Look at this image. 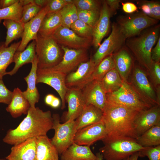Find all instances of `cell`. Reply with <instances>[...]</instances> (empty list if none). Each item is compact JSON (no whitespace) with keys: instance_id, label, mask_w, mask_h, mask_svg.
<instances>
[{"instance_id":"1","label":"cell","mask_w":160,"mask_h":160,"mask_svg":"<svg viewBox=\"0 0 160 160\" xmlns=\"http://www.w3.org/2000/svg\"><path fill=\"white\" fill-rule=\"evenodd\" d=\"M53 119L50 111L30 107L26 116L17 127L10 129L3 138L4 142L15 145L32 137L46 135L52 129Z\"/></svg>"},{"instance_id":"2","label":"cell","mask_w":160,"mask_h":160,"mask_svg":"<svg viewBox=\"0 0 160 160\" xmlns=\"http://www.w3.org/2000/svg\"><path fill=\"white\" fill-rule=\"evenodd\" d=\"M103 112L102 121L107 133L104 139L130 138L136 140L137 137L134 129V121L139 112L108 102Z\"/></svg>"},{"instance_id":"3","label":"cell","mask_w":160,"mask_h":160,"mask_svg":"<svg viewBox=\"0 0 160 160\" xmlns=\"http://www.w3.org/2000/svg\"><path fill=\"white\" fill-rule=\"evenodd\" d=\"M160 25H155L142 31L137 36L128 38L125 46L133 53L140 64L148 71L153 61L151 50L160 37Z\"/></svg>"},{"instance_id":"4","label":"cell","mask_w":160,"mask_h":160,"mask_svg":"<svg viewBox=\"0 0 160 160\" xmlns=\"http://www.w3.org/2000/svg\"><path fill=\"white\" fill-rule=\"evenodd\" d=\"M36 52L38 59L37 69L52 68L62 60L63 52L52 36H43L38 33Z\"/></svg>"},{"instance_id":"5","label":"cell","mask_w":160,"mask_h":160,"mask_svg":"<svg viewBox=\"0 0 160 160\" xmlns=\"http://www.w3.org/2000/svg\"><path fill=\"white\" fill-rule=\"evenodd\" d=\"M102 140L104 145L99 149V152L105 160H124L146 148L141 146L132 138L104 139Z\"/></svg>"},{"instance_id":"6","label":"cell","mask_w":160,"mask_h":160,"mask_svg":"<svg viewBox=\"0 0 160 160\" xmlns=\"http://www.w3.org/2000/svg\"><path fill=\"white\" fill-rule=\"evenodd\" d=\"M106 95L107 102L138 112L152 107L140 97L127 81L124 82L121 87L117 91L106 93Z\"/></svg>"},{"instance_id":"7","label":"cell","mask_w":160,"mask_h":160,"mask_svg":"<svg viewBox=\"0 0 160 160\" xmlns=\"http://www.w3.org/2000/svg\"><path fill=\"white\" fill-rule=\"evenodd\" d=\"M52 129L55 134L51 139L52 144L61 154L74 143L75 134L77 131L75 120H69L65 123H60V117L58 114H54Z\"/></svg>"},{"instance_id":"8","label":"cell","mask_w":160,"mask_h":160,"mask_svg":"<svg viewBox=\"0 0 160 160\" xmlns=\"http://www.w3.org/2000/svg\"><path fill=\"white\" fill-rule=\"evenodd\" d=\"M158 22L159 20L139 12L120 16L116 23L127 39L138 35L146 29L156 25Z\"/></svg>"},{"instance_id":"9","label":"cell","mask_w":160,"mask_h":160,"mask_svg":"<svg viewBox=\"0 0 160 160\" xmlns=\"http://www.w3.org/2000/svg\"><path fill=\"white\" fill-rule=\"evenodd\" d=\"M130 85L140 97L152 106L159 105L155 89L142 68L134 64Z\"/></svg>"},{"instance_id":"10","label":"cell","mask_w":160,"mask_h":160,"mask_svg":"<svg viewBox=\"0 0 160 160\" xmlns=\"http://www.w3.org/2000/svg\"><path fill=\"white\" fill-rule=\"evenodd\" d=\"M126 40L117 24L113 22L110 35L100 44L91 59L96 67L105 57L113 54L124 46Z\"/></svg>"},{"instance_id":"11","label":"cell","mask_w":160,"mask_h":160,"mask_svg":"<svg viewBox=\"0 0 160 160\" xmlns=\"http://www.w3.org/2000/svg\"><path fill=\"white\" fill-rule=\"evenodd\" d=\"M67 74L50 68L37 69L36 84L43 83L52 87L59 95L61 101L62 109L65 107V96L68 89L66 86L65 79Z\"/></svg>"},{"instance_id":"12","label":"cell","mask_w":160,"mask_h":160,"mask_svg":"<svg viewBox=\"0 0 160 160\" xmlns=\"http://www.w3.org/2000/svg\"><path fill=\"white\" fill-rule=\"evenodd\" d=\"M61 47L63 52L62 60L57 65L49 68L67 74L81 63L88 60L87 49H75L63 46Z\"/></svg>"},{"instance_id":"13","label":"cell","mask_w":160,"mask_h":160,"mask_svg":"<svg viewBox=\"0 0 160 160\" xmlns=\"http://www.w3.org/2000/svg\"><path fill=\"white\" fill-rule=\"evenodd\" d=\"M75 71L67 74L65 79L66 86L68 88L81 90L92 80V75L96 66L91 59L81 63Z\"/></svg>"},{"instance_id":"14","label":"cell","mask_w":160,"mask_h":160,"mask_svg":"<svg viewBox=\"0 0 160 160\" xmlns=\"http://www.w3.org/2000/svg\"><path fill=\"white\" fill-rule=\"evenodd\" d=\"M51 36L59 44L71 49H87L92 44V39L81 37L70 28L62 26Z\"/></svg>"},{"instance_id":"15","label":"cell","mask_w":160,"mask_h":160,"mask_svg":"<svg viewBox=\"0 0 160 160\" xmlns=\"http://www.w3.org/2000/svg\"><path fill=\"white\" fill-rule=\"evenodd\" d=\"M107 135L105 127L102 121L78 130L75 134L74 142L79 145L90 147L96 142L102 140Z\"/></svg>"},{"instance_id":"16","label":"cell","mask_w":160,"mask_h":160,"mask_svg":"<svg viewBox=\"0 0 160 160\" xmlns=\"http://www.w3.org/2000/svg\"><path fill=\"white\" fill-rule=\"evenodd\" d=\"M160 124V105H156L139 112L134 121L137 137L153 126Z\"/></svg>"},{"instance_id":"17","label":"cell","mask_w":160,"mask_h":160,"mask_svg":"<svg viewBox=\"0 0 160 160\" xmlns=\"http://www.w3.org/2000/svg\"><path fill=\"white\" fill-rule=\"evenodd\" d=\"M81 91L86 104L92 105L103 111L107 101L106 93L100 80H92L87 84Z\"/></svg>"},{"instance_id":"18","label":"cell","mask_w":160,"mask_h":160,"mask_svg":"<svg viewBox=\"0 0 160 160\" xmlns=\"http://www.w3.org/2000/svg\"><path fill=\"white\" fill-rule=\"evenodd\" d=\"M111 16L109 8L105 0L104 1L102 4L99 19L93 27L92 44L96 48L100 45L108 31Z\"/></svg>"},{"instance_id":"19","label":"cell","mask_w":160,"mask_h":160,"mask_svg":"<svg viewBox=\"0 0 160 160\" xmlns=\"http://www.w3.org/2000/svg\"><path fill=\"white\" fill-rule=\"evenodd\" d=\"M47 13L44 7L42 8L36 16L24 24L22 39L17 51H23L30 41L36 40L41 23Z\"/></svg>"},{"instance_id":"20","label":"cell","mask_w":160,"mask_h":160,"mask_svg":"<svg viewBox=\"0 0 160 160\" xmlns=\"http://www.w3.org/2000/svg\"><path fill=\"white\" fill-rule=\"evenodd\" d=\"M36 147V137L28 138L15 145L9 154L6 157L8 160H35Z\"/></svg>"},{"instance_id":"21","label":"cell","mask_w":160,"mask_h":160,"mask_svg":"<svg viewBox=\"0 0 160 160\" xmlns=\"http://www.w3.org/2000/svg\"><path fill=\"white\" fill-rule=\"evenodd\" d=\"M68 103V110L64 115V119L75 120L80 115L86 104L82 96L81 90L69 88L65 96Z\"/></svg>"},{"instance_id":"22","label":"cell","mask_w":160,"mask_h":160,"mask_svg":"<svg viewBox=\"0 0 160 160\" xmlns=\"http://www.w3.org/2000/svg\"><path fill=\"white\" fill-rule=\"evenodd\" d=\"M112 55L115 68L123 82L127 81V79L134 64L129 50L125 45Z\"/></svg>"},{"instance_id":"23","label":"cell","mask_w":160,"mask_h":160,"mask_svg":"<svg viewBox=\"0 0 160 160\" xmlns=\"http://www.w3.org/2000/svg\"><path fill=\"white\" fill-rule=\"evenodd\" d=\"M31 63L30 72L28 76L24 78L27 84V88L22 93L23 96L28 101L30 107H35V104L38 102L40 99V95L36 86L38 64L36 55Z\"/></svg>"},{"instance_id":"24","label":"cell","mask_w":160,"mask_h":160,"mask_svg":"<svg viewBox=\"0 0 160 160\" xmlns=\"http://www.w3.org/2000/svg\"><path fill=\"white\" fill-rule=\"evenodd\" d=\"M103 111L91 104H86L75 120L77 131L88 125L102 121Z\"/></svg>"},{"instance_id":"25","label":"cell","mask_w":160,"mask_h":160,"mask_svg":"<svg viewBox=\"0 0 160 160\" xmlns=\"http://www.w3.org/2000/svg\"><path fill=\"white\" fill-rule=\"evenodd\" d=\"M36 139V160H59L58 151L47 135Z\"/></svg>"},{"instance_id":"26","label":"cell","mask_w":160,"mask_h":160,"mask_svg":"<svg viewBox=\"0 0 160 160\" xmlns=\"http://www.w3.org/2000/svg\"><path fill=\"white\" fill-rule=\"evenodd\" d=\"M22 91L18 88L14 89L10 103L6 108L14 118H17L22 114H27L30 107L28 100L23 96Z\"/></svg>"},{"instance_id":"27","label":"cell","mask_w":160,"mask_h":160,"mask_svg":"<svg viewBox=\"0 0 160 160\" xmlns=\"http://www.w3.org/2000/svg\"><path fill=\"white\" fill-rule=\"evenodd\" d=\"M61 160H97L90 147L74 143L60 155Z\"/></svg>"},{"instance_id":"28","label":"cell","mask_w":160,"mask_h":160,"mask_svg":"<svg viewBox=\"0 0 160 160\" xmlns=\"http://www.w3.org/2000/svg\"><path fill=\"white\" fill-rule=\"evenodd\" d=\"M36 41L34 40L23 51H16L13 58V62L15 63L14 67L11 71L7 72L6 75L12 76L15 74L23 65L32 63L36 55Z\"/></svg>"},{"instance_id":"29","label":"cell","mask_w":160,"mask_h":160,"mask_svg":"<svg viewBox=\"0 0 160 160\" xmlns=\"http://www.w3.org/2000/svg\"><path fill=\"white\" fill-rule=\"evenodd\" d=\"M20 43V41L14 42L6 47L4 42L0 44V79L6 75V70L13 61L14 55Z\"/></svg>"},{"instance_id":"30","label":"cell","mask_w":160,"mask_h":160,"mask_svg":"<svg viewBox=\"0 0 160 160\" xmlns=\"http://www.w3.org/2000/svg\"><path fill=\"white\" fill-rule=\"evenodd\" d=\"M61 26L62 19L59 12L47 14L43 20L38 33L43 36H51Z\"/></svg>"},{"instance_id":"31","label":"cell","mask_w":160,"mask_h":160,"mask_svg":"<svg viewBox=\"0 0 160 160\" xmlns=\"http://www.w3.org/2000/svg\"><path fill=\"white\" fill-rule=\"evenodd\" d=\"M137 142L143 147L160 145V124L149 129L136 139Z\"/></svg>"},{"instance_id":"32","label":"cell","mask_w":160,"mask_h":160,"mask_svg":"<svg viewBox=\"0 0 160 160\" xmlns=\"http://www.w3.org/2000/svg\"><path fill=\"white\" fill-rule=\"evenodd\" d=\"M100 81L106 93L117 91L121 87L124 82L115 68L106 73Z\"/></svg>"},{"instance_id":"33","label":"cell","mask_w":160,"mask_h":160,"mask_svg":"<svg viewBox=\"0 0 160 160\" xmlns=\"http://www.w3.org/2000/svg\"><path fill=\"white\" fill-rule=\"evenodd\" d=\"M3 24L7 30L4 44L6 47H8L13 41L21 38L24 24L20 21L7 20H4Z\"/></svg>"},{"instance_id":"34","label":"cell","mask_w":160,"mask_h":160,"mask_svg":"<svg viewBox=\"0 0 160 160\" xmlns=\"http://www.w3.org/2000/svg\"><path fill=\"white\" fill-rule=\"evenodd\" d=\"M59 12L63 27L70 28L72 24L78 19L77 9L73 3L66 4Z\"/></svg>"},{"instance_id":"35","label":"cell","mask_w":160,"mask_h":160,"mask_svg":"<svg viewBox=\"0 0 160 160\" xmlns=\"http://www.w3.org/2000/svg\"><path fill=\"white\" fill-rule=\"evenodd\" d=\"M23 6L19 0L9 7L0 9V22L3 20L20 21L22 17Z\"/></svg>"},{"instance_id":"36","label":"cell","mask_w":160,"mask_h":160,"mask_svg":"<svg viewBox=\"0 0 160 160\" xmlns=\"http://www.w3.org/2000/svg\"><path fill=\"white\" fill-rule=\"evenodd\" d=\"M115 68L112 54L107 56L96 67L92 74V80H100L106 73Z\"/></svg>"},{"instance_id":"37","label":"cell","mask_w":160,"mask_h":160,"mask_svg":"<svg viewBox=\"0 0 160 160\" xmlns=\"http://www.w3.org/2000/svg\"><path fill=\"white\" fill-rule=\"evenodd\" d=\"M70 29L81 37L92 39L93 27L79 19L72 24Z\"/></svg>"},{"instance_id":"38","label":"cell","mask_w":160,"mask_h":160,"mask_svg":"<svg viewBox=\"0 0 160 160\" xmlns=\"http://www.w3.org/2000/svg\"><path fill=\"white\" fill-rule=\"evenodd\" d=\"M77 10L78 19L93 27L99 19L100 10H84L77 9Z\"/></svg>"},{"instance_id":"39","label":"cell","mask_w":160,"mask_h":160,"mask_svg":"<svg viewBox=\"0 0 160 160\" xmlns=\"http://www.w3.org/2000/svg\"><path fill=\"white\" fill-rule=\"evenodd\" d=\"M42 8L33 2L23 6L22 17L20 22L25 23L36 16Z\"/></svg>"},{"instance_id":"40","label":"cell","mask_w":160,"mask_h":160,"mask_svg":"<svg viewBox=\"0 0 160 160\" xmlns=\"http://www.w3.org/2000/svg\"><path fill=\"white\" fill-rule=\"evenodd\" d=\"M73 3L78 9L84 10H100L102 4L96 0H73Z\"/></svg>"},{"instance_id":"41","label":"cell","mask_w":160,"mask_h":160,"mask_svg":"<svg viewBox=\"0 0 160 160\" xmlns=\"http://www.w3.org/2000/svg\"><path fill=\"white\" fill-rule=\"evenodd\" d=\"M152 84L155 89L160 86V62L153 61V63L148 71Z\"/></svg>"},{"instance_id":"42","label":"cell","mask_w":160,"mask_h":160,"mask_svg":"<svg viewBox=\"0 0 160 160\" xmlns=\"http://www.w3.org/2000/svg\"><path fill=\"white\" fill-rule=\"evenodd\" d=\"M138 152L139 157L147 156L149 160H160V145L146 147Z\"/></svg>"},{"instance_id":"43","label":"cell","mask_w":160,"mask_h":160,"mask_svg":"<svg viewBox=\"0 0 160 160\" xmlns=\"http://www.w3.org/2000/svg\"><path fill=\"white\" fill-rule=\"evenodd\" d=\"M67 4L65 0H49L45 7L47 14L59 12Z\"/></svg>"},{"instance_id":"44","label":"cell","mask_w":160,"mask_h":160,"mask_svg":"<svg viewBox=\"0 0 160 160\" xmlns=\"http://www.w3.org/2000/svg\"><path fill=\"white\" fill-rule=\"evenodd\" d=\"M12 95L13 92L7 87L2 79H0V103L9 105L11 100Z\"/></svg>"},{"instance_id":"45","label":"cell","mask_w":160,"mask_h":160,"mask_svg":"<svg viewBox=\"0 0 160 160\" xmlns=\"http://www.w3.org/2000/svg\"><path fill=\"white\" fill-rule=\"evenodd\" d=\"M149 5L150 11V17L160 20V3L159 1H145Z\"/></svg>"},{"instance_id":"46","label":"cell","mask_w":160,"mask_h":160,"mask_svg":"<svg viewBox=\"0 0 160 160\" xmlns=\"http://www.w3.org/2000/svg\"><path fill=\"white\" fill-rule=\"evenodd\" d=\"M155 47L153 48L151 52L152 60L157 62L160 61V37H159Z\"/></svg>"},{"instance_id":"47","label":"cell","mask_w":160,"mask_h":160,"mask_svg":"<svg viewBox=\"0 0 160 160\" xmlns=\"http://www.w3.org/2000/svg\"><path fill=\"white\" fill-rule=\"evenodd\" d=\"M105 1L109 8L112 16L116 13L117 10L119 9L121 0H106Z\"/></svg>"},{"instance_id":"48","label":"cell","mask_w":160,"mask_h":160,"mask_svg":"<svg viewBox=\"0 0 160 160\" xmlns=\"http://www.w3.org/2000/svg\"><path fill=\"white\" fill-rule=\"evenodd\" d=\"M122 8L123 11L127 13H132L136 11L137 9V6L131 2L122 3Z\"/></svg>"},{"instance_id":"49","label":"cell","mask_w":160,"mask_h":160,"mask_svg":"<svg viewBox=\"0 0 160 160\" xmlns=\"http://www.w3.org/2000/svg\"><path fill=\"white\" fill-rule=\"evenodd\" d=\"M18 0H0V9L7 7L12 5Z\"/></svg>"},{"instance_id":"50","label":"cell","mask_w":160,"mask_h":160,"mask_svg":"<svg viewBox=\"0 0 160 160\" xmlns=\"http://www.w3.org/2000/svg\"><path fill=\"white\" fill-rule=\"evenodd\" d=\"M55 96L52 94H48L44 98V102L46 104L50 106Z\"/></svg>"},{"instance_id":"51","label":"cell","mask_w":160,"mask_h":160,"mask_svg":"<svg viewBox=\"0 0 160 160\" xmlns=\"http://www.w3.org/2000/svg\"><path fill=\"white\" fill-rule=\"evenodd\" d=\"M61 102L60 99L55 96L50 106L54 108H57L60 105Z\"/></svg>"},{"instance_id":"52","label":"cell","mask_w":160,"mask_h":160,"mask_svg":"<svg viewBox=\"0 0 160 160\" xmlns=\"http://www.w3.org/2000/svg\"><path fill=\"white\" fill-rule=\"evenodd\" d=\"M49 0H33L34 3L41 8L44 7Z\"/></svg>"},{"instance_id":"53","label":"cell","mask_w":160,"mask_h":160,"mask_svg":"<svg viewBox=\"0 0 160 160\" xmlns=\"http://www.w3.org/2000/svg\"><path fill=\"white\" fill-rule=\"evenodd\" d=\"M139 157L138 152L134 153L124 160H137Z\"/></svg>"},{"instance_id":"54","label":"cell","mask_w":160,"mask_h":160,"mask_svg":"<svg viewBox=\"0 0 160 160\" xmlns=\"http://www.w3.org/2000/svg\"><path fill=\"white\" fill-rule=\"evenodd\" d=\"M33 0H20V1L23 6L33 2Z\"/></svg>"},{"instance_id":"55","label":"cell","mask_w":160,"mask_h":160,"mask_svg":"<svg viewBox=\"0 0 160 160\" xmlns=\"http://www.w3.org/2000/svg\"><path fill=\"white\" fill-rule=\"evenodd\" d=\"M96 155L97 157V160H103V159L102 154L100 152L97 153Z\"/></svg>"},{"instance_id":"56","label":"cell","mask_w":160,"mask_h":160,"mask_svg":"<svg viewBox=\"0 0 160 160\" xmlns=\"http://www.w3.org/2000/svg\"><path fill=\"white\" fill-rule=\"evenodd\" d=\"M0 160H7V159H0Z\"/></svg>"},{"instance_id":"57","label":"cell","mask_w":160,"mask_h":160,"mask_svg":"<svg viewBox=\"0 0 160 160\" xmlns=\"http://www.w3.org/2000/svg\"></svg>"},{"instance_id":"58","label":"cell","mask_w":160,"mask_h":160,"mask_svg":"<svg viewBox=\"0 0 160 160\" xmlns=\"http://www.w3.org/2000/svg\"></svg>"}]
</instances>
